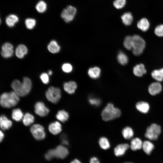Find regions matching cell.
Listing matches in <instances>:
<instances>
[{"label": "cell", "instance_id": "cell-16", "mask_svg": "<svg viewBox=\"0 0 163 163\" xmlns=\"http://www.w3.org/2000/svg\"><path fill=\"white\" fill-rule=\"evenodd\" d=\"M77 88V84L74 81H71L66 82L63 85L64 90L70 94L74 93Z\"/></svg>", "mask_w": 163, "mask_h": 163}, {"label": "cell", "instance_id": "cell-27", "mask_svg": "<svg viewBox=\"0 0 163 163\" xmlns=\"http://www.w3.org/2000/svg\"><path fill=\"white\" fill-rule=\"evenodd\" d=\"M23 113L19 108H16L13 110L11 117L14 120L19 121L23 119Z\"/></svg>", "mask_w": 163, "mask_h": 163}, {"label": "cell", "instance_id": "cell-7", "mask_svg": "<svg viewBox=\"0 0 163 163\" xmlns=\"http://www.w3.org/2000/svg\"><path fill=\"white\" fill-rule=\"evenodd\" d=\"M161 132V127L160 126L155 123L151 124L146 130L145 136L150 140L157 139Z\"/></svg>", "mask_w": 163, "mask_h": 163}, {"label": "cell", "instance_id": "cell-17", "mask_svg": "<svg viewBox=\"0 0 163 163\" xmlns=\"http://www.w3.org/2000/svg\"><path fill=\"white\" fill-rule=\"evenodd\" d=\"M27 49L25 46L23 44L18 45L16 49L15 53L17 57L19 58H22L27 54Z\"/></svg>", "mask_w": 163, "mask_h": 163}, {"label": "cell", "instance_id": "cell-37", "mask_svg": "<svg viewBox=\"0 0 163 163\" xmlns=\"http://www.w3.org/2000/svg\"><path fill=\"white\" fill-rule=\"evenodd\" d=\"M126 3V0H115L113 2L114 7L117 9L123 8Z\"/></svg>", "mask_w": 163, "mask_h": 163}, {"label": "cell", "instance_id": "cell-33", "mask_svg": "<svg viewBox=\"0 0 163 163\" xmlns=\"http://www.w3.org/2000/svg\"><path fill=\"white\" fill-rule=\"evenodd\" d=\"M117 60L121 64L124 65L128 62V59L127 56L124 53L120 52L117 56Z\"/></svg>", "mask_w": 163, "mask_h": 163}, {"label": "cell", "instance_id": "cell-35", "mask_svg": "<svg viewBox=\"0 0 163 163\" xmlns=\"http://www.w3.org/2000/svg\"><path fill=\"white\" fill-rule=\"evenodd\" d=\"M35 7L38 12L42 13L46 11L47 8V5L44 1H40L37 4Z\"/></svg>", "mask_w": 163, "mask_h": 163}, {"label": "cell", "instance_id": "cell-32", "mask_svg": "<svg viewBox=\"0 0 163 163\" xmlns=\"http://www.w3.org/2000/svg\"><path fill=\"white\" fill-rule=\"evenodd\" d=\"M123 45L127 50H132L133 46V37L130 36L126 37L124 41Z\"/></svg>", "mask_w": 163, "mask_h": 163}, {"label": "cell", "instance_id": "cell-40", "mask_svg": "<svg viewBox=\"0 0 163 163\" xmlns=\"http://www.w3.org/2000/svg\"><path fill=\"white\" fill-rule=\"evenodd\" d=\"M155 33L158 37L163 36V24L157 26L155 29Z\"/></svg>", "mask_w": 163, "mask_h": 163}, {"label": "cell", "instance_id": "cell-45", "mask_svg": "<svg viewBox=\"0 0 163 163\" xmlns=\"http://www.w3.org/2000/svg\"><path fill=\"white\" fill-rule=\"evenodd\" d=\"M71 163H81V161L77 159H75L72 161Z\"/></svg>", "mask_w": 163, "mask_h": 163}, {"label": "cell", "instance_id": "cell-2", "mask_svg": "<svg viewBox=\"0 0 163 163\" xmlns=\"http://www.w3.org/2000/svg\"><path fill=\"white\" fill-rule=\"evenodd\" d=\"M19 101V96L14 91L4 92L1 95V105L5 108H11L17 105Z\"/></svg>", "mask_w": 163, "mask_h": 163}, {"label": "cell", "instance_id": "cell-44", "mask_svg": "<svg viewBox=\"0 0 163 163\" xmlns=\"http://www.w3.org/2000/svg\"><path fill=\"white\" fill-rule=\"evenodd\" d=\"M4 135L3 133L1 130L0 132V141L1 142L3 140L4 137Z\"/></svg>", "mask_w": 163, "mask_h": 163}, {"label": "cell", "instance_id": "cell-21", "mask_svg": "<svg viewBox=\"0 0 163 163\" xmlns=\"http://www.w3.org/2000/svg\"><path fill=\"white\" fill-rule=\"evenodd\" d=\"M149 23L146 18L141 19L138 22L137 26L139 29L145 32L148 30L149 27Z\"/></svg>", "mask_w": 163, "mask_h": 163}, {"label": "cell", "instance_id": "cell-23", "mask_svg": "<svg viewBox=\"0 0 163 163\" xmlns=\"http://www.w3.org/2000/svg\"><path fill=\"white\" fill-rule=\"evenodd\" d=\"M18 17L16 15L11 14L7 17L5 22L7 25L9 27H13L15 24L18 21Z\"/></svg>", "mask_w": 163, "mask_h": 163}, {"label": "cell", "instance_id": "cell-39", "mask_svg": "<svg viewBox=\"0 0 163 163\" xmlns=\"http://www.w3.org/2000/svg\"><path fill=\"white\" fill-rule=\"evenodd\" d=\"M62 69L63 72L66 73H69L72 70V66L69 63H65L63 64Z\"/></svg>", "mask_w": 163, "mask_h": 163}, {"label": "cell", "instance_id": "cell-22", "mask_svg": "<svg viewBox=\"0 0 163 163\" xmlns=\"http://www.w3.org/2000/svg\"><path fill=\"white\" fill-rule=\"evenodd\" d=\"M47 48L51 53H55L60 51V47L56 41L53 40L51 41L48 45Z\"/></svg>", "mask_w": 163, "mask_h": 163}, {"label": "cell", "instance_id": "cell-9", "mask_svg": "<svg viewBox=\"0 0 163 163\" xmlns=\"http://www.w3.org/2000/svg\"><path fill=\"white\" fill-rule=\"evenodd\" d=\"M30 131L33 137L37 140H42L45 137L44 128L39 124H35L32 125L30 128Z\"/></svg>", "mask_w": 163, "mask_h": 163}, {"label": "cell", "instance_id": "cell-28", "mask_svg": "<svg viewBox=\"0 0 163 163\" xmlns=\"http://www.w3.org/2000/svg\"><path fill=\"white\" fill-rule=\"evenodd\" d=\"M57 119L62 122H64L67 121L69 118L68 113L64 110H61L58 111L56 115Z\"/></svg>", "mask_w": 163, "mask_h": 163}, {"label": "cell", "instance_id": "cell-18", "mask_svg": "<svg viewBox=\"0 0 163 163\" xmlns=\"http://www.w3.org/2000/svg\"><path fill=\"white\" fill-rule=\"evenodd\" d=\"M136 106L139 111L144 113H148L150 108L149 104L147 102L143 101L138 102L136 104Z\"/></svg>", "mask_w": 163, "mask_h": 163}, {"label": "cell", "instance_id": "cell-34", "mask_svg": "<svg viewBox=\"0 0 163 163\" xmlns=\"http://www.w3.org/2000/svg\"><path fill=\"white\" fill-rule=\"evenodd\" d=\"M100 146L103 149L106 150L110 147V144L108 139L105 137H101L99 140Z\"/></svg>", "mask_w": 163, "mask_h": 163}, {"label": "cell", "instance_id": "cell-42", "mask_svg": "<svg viewBox=\"0 0 163 163\" xmlns=\"http://www.w3.org/2000/svg\"><path fill=\"white\" fill-rule=\"evenodd\" d=\"M61 141L62 145H68L69 144V142L67 136L65 134H62L61 136Z\"/></svg>", "mask_w": 163, "mask_h": 163}, {"label": "cell", "instance_id": "cell-38", "mask_svg": "<svg viewBox=\"0 0 163 163\" xmlns=\"http://www.w3.org/2000/svg\"><path fill=\"white\" fill-rule=\"evenodd\" d=\"M88 101L90 104L95 106H98L101 104L100 100L95 97H90L88 99Z\"/></svg>", "mask_w": 163, "mask_h": 163}, {"label": "cell", "instance_id": "cell-36", "mask_svg": "<svg viewBox=\"0 0 163 163\" xmlns=\"http://www.w3.org/2000/svg\"><path fill=\"white\" fill-rule=\"evenodd\" d=\"M25 23L27 29H32L36 25V21L34 19L28 18L25 20Z\"/></svg>", "mask_w": 163, "mask_h": 163}, {"label": "cell", "instance_id": "cell-20", "mask_svg": "<svg viewBox=\"0 0 163 163\" xmlns=\"http://www.w3.org/2000/svg\"><path fill=\"white\" fill-rule=\"evenodd\" d=\"M146 72V70L142 64L136 65L133 69V73L134 75L137 76H142Z\"/></svg>", "mask_w": 163, "mask_h": 163}, {"label": "cell", "instance_id": "cell-43", "mask_svg": "<svg viewBox=\"0 0 163 163\" xmlns=\"http://www.w3.org/2000/svg\"><path fill=\"white\" fill-rule=\"evenodd\" d=\"M90 163H100V161L97 158L93 157L91 158Z\"/></svg>", "mask_w": 163, "mask_h": 163}, {"label": "cell", "instance_id": "cell-30", "mask_svg": "<svg viewBox=\"0 0 163 163\" xmlns=\"http://www.w3.org/2000/svg\"><path fill=\"white\" fill-rule=\"evenodd\" d=\"M123 137L126 139H129L133 136L134 132L133 129L128 126L124 128L122 131Z\"/></svg>", "mask_w": 163, "mask_h": 163}, {"label": "cell", "instance_id": "cell-41", "mask_svg": "<svg viewBox=\"0 0 163 163\" xmlns=\"http://www.w3.org/2000/svg\"><path fill=\"white\" fill-rule=\"evenodd\" d=\"M40 78L42 82L44 84H47L49 81V78L48 74L46 73H43L40 75Z\"/></svg>", "mask_w": 163, "mask_h": 163}, {"label": "cell", "instance_id": "cell-10", "mask_svg": "<svg viewBox=\"0 0 163 163\" xmlns=\"http://www.w3.org/2000/svg\"><path fill=\"white\" fill-rule=\"evenodd\" d=\"M35 112L36 114L41 117L46 116L49 112V110L41 101L37 102L34 106Z\"/></svg>", "mask_w": 163, "mask_h": 163}, {"label": "cell", "instance_id": "cell-12", "mask_svg": "<svg viewBox=\"0 0 163 163\" xmlns=\"http://www.w3.org/2000/svg\"><path fill=\"white\" fill-rule=\"evenodd\" d=\"M129 147L127 144L123 143L119 144L114 148V152L115 155L118 157L122 156L125 153Z\"/></svg>", "mask_w": 163, "mask_h": 163}, {"label": "cell", "instance_id": "cell-25", "mask_svg": "<svg viewBox=\"0 0 163 163\" xmlns=\"http://www.w3.org/2000/svg\"><path fill=\"white\" fill-rule=\"evenodd\" d=\"M123 23L126 26L129 25L133 22V16L130 12H127L124 13L121 17Z\"/></svg>", "mask_w": 163, "mask_h": 163}, {"label": "cell", "instance_id": "cell-29", "mask_svg": "<svg viewBox=\"0 0 163 163\" xmlns=\"http://www.w3.org/2000/svg\"><path fill=\"white\" fill-rule=\"evenodd\" d=\"M152 77L155 80L161 82L163 80V68L154 70L151 74Z\"/></svg>", "mask_w": 163, "mask_h": 163}, {"label": "cell", "instance_id": "cell-5", "mask_svg": "<svg viewBox=\"0 0 163 163\" xmlns=\"http://www.w3.org/2000/svg\"><path fill=\"white\" fill-rule=\"evenodd\" d=\"M133 46L132 49L133 54L135 56H139L142 53L145 46V42L144 39L137 35H134Z\"/></svg>", "mask_w": 163, "mask_h": 163}, {"label": "cell", "instance_id": "cell-47", "mask_svg": "<svg viewBox=\"0 0 163 163\" xmlns=\"http://www.w3.org/2000/svg\"><path fill=\"white\" fill-rule=\"evenodd\" d=\"M124 163H133L132 162H125Z\"/></svg>", "mask_w": 163, "mask_h": 163}, {"label": "cell", "instance_id": "cell-3", "mask_svg": "<svg viewBox=\"0 0 163 163\" xmlns=\"http://www.w3.org/2000/svg\"><path fill=\"white\" fill-rule=\"evenodd\" d=\"M68 149L64 145H59L55 149L49 150L45 155V158L48 160H50L54 158L64 159L68 155Z\"/></svg>", "mask_w": 163, "mask_h": 163}, {"label": "cell", "instance_id": "cell-15", "mask_svg": "<svg viewBox=\"0 0 163 163\" xmlns=\"http://www.w3.org/2000/svg\"><path fill=\"white\" fill-rule=\"evenodd\" d=\"M12 123L11 120H9L5 115H1L0 118V126L3 130H6L9 129L12 125Z\"/></svg>", "mask_w": 163, "mask_h": 163}, {"label": "cell", "instance_id": "cell-4", "mask_svg": "<svg viewBox=\"0 0 163 163\" xmlns=\"http://www.w3.org/2000/svg\"><path fill=\"white\" fill-rule=\"evenodd\" d=\"M121 114V111L119 108L115 107L112 104L109 103L102 110L101 117L104 120L108 121L119 117Z\"/></svg>", "mask_w": 163, "mask_h": 163}, {"label": "cell", "instance_id": "cell-19", "mask_svg": "<svg viewBox=\"0 0 163 163\" xmlns=\"http://www.w3.org/2000/svg\"><path fill=\"white\" fill-rule=\"evenodd\" d=\"M142 144L143 142L139 138H135L133 139L131 142L130 148L133 151L139 150L142 148Z\"/></svg>", "mask_w": 163, "mask_h": 163}, {"label": "cell", "instance_id": "cell-1", "mask_svg": "<svg viewBox=\"0 0 163 163\" xmlns=\"http://www.w3.org/2000/svg\"><path fill=\"white\" fill-rule=\"evenodd\" d=\"M31 86V80L27 77L24 78L22 83L16 79L11 84V87L14 91L20 97H24L27 95L30 91Z\"/></svg>", "mask_w": 163, "mask_h": 163}, {"label": "cell", "instance_id": "cell-13", "mask_svg": "<svg viewBox=\"0 0 163 163\" xmlns=\"http://www.w3.org/2000/svg\"><path fill=\"white\" fill-rule=\"evenodd\" d=\"M48 129L51 133L53 135H56L62 131V125L59 122L56 121L50 124Z\"/></svg>", "mask_w": 163, "mask_h": 163}, {"label": "cell", "instance_id": "cell-11", "mask_svg": "<svg viewBox=\"0 0 163 163\" xmlns=\"http://www.w3.org/2000/svg\"><path fill=\"white\" fill-rule=\"evenodd\" d=\"M13 46L10 43H5L2 46L1 54L5 58L11 57L13 54Z\"/></svg>", "mask_w": 163, "mask_h": 163}, {"label": "cell", "instance_id": "cell-31", "mask_svg": "<svg viewBox=\"0 0 163 163\" xmlns=\"http://www.w3.org/2000/svg\"><path fill=\"white\" fill-rule=\"evenodd\" d=\"M23 122L25 126H28L34 121V116L29 113H26L23 116Z\"/></svg>", "mask_w": 163, "mask_h": 163}, {"label": "cell", "instance_id": "cell-6", "mask_svg": "<svg viewBox=\"0 0 163 163\" xmlns=\"http://www.w3.org/2000/svg\"><path fill=\"white\" fill-rule=\"evenodd\" d=\"M45 95L48 101L53 103L56 104L60 99L61 91L58 88L50 86L46 91Z\"/></svg>", "mask_w": 163, "mask_h": 163}, {"label": "cell", "instance_id": "cell-14", "mask_svg": "<svg viewBox=\"0 0 163 163\" xmlns=\"http://www.w3.org/2000/svg\"><path fill=\"white\" fill-rule=\"evenodd\" d=\"M161 90V85L158 82L152 83L150 85L148 88L149 92L152 95H155L159 93Z\"/></svg>", "mask_w": 163, "mask_h": 163}, {"label": "cell", "instance_id": "cell-46", "mask_svg": "<svg viewBox=\"0 0 163 163\" xmlns=\"http://www.w3.org/2000/svg\"><path fill=\"white\" fill-rule=\"evenodd\" d=\"M52 74V72L51 70H49L48 71V74L50 75H51Z\"/></svg>", "mask_w": 163, "mask_h": 163}, {"label": "cell", "instance_id": "cell-8", "mask_svg": "<svg viewBox=\"0 0 163 163\" xmlns=\"http://www.w3.org/2000/svg\"><path fill=\"white\" fill-rule=\"evenodd\" d=\"M76 12V9L75 7L68 5L63 10L61 16L65 22L69 23L74 19Z\"/></svg>", "mask_w": 163, "mask_h": 163}, {"label": "cell", "instance_id": "cell-24", "mask_svg": "<svg viewBox=\"0 0 163 163\" xmlns=\"http://www.w3.org/2000/svg\"><path fill=\"white\" fill-rule=\"evenodd\" d=\"M101 70L98 67H94L89 69L88 71V74L91 78L96 79L99 77Z\"/></svg>", "mask_w": 163, "mask_h": 163}, {"label": "cell", "instance_id": "cell-26", "mask_svg": "<svg viewBox=\"0 0 163 163\" xmlns=\"http://www.w3.org/2000/svg\"><path fill=\"white\" fill-rule=\"evenodd\" d=\"M154 148L153 144L149 141L143 142L142 148L144 151L147 155H150Z\"/></svg>", "mask_w": 163, "mask_h": 163}]
</instances>
